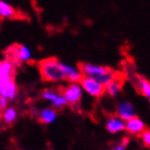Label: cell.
<instances>
[{
  "mask_svg": "<svg viewBox=\"0 0 150 150\" xmlns=\"http://www.w3.org/2000/svg\"><path fill=\"white\" fill-rule=\"evenodd\" d=\"M57 117V113L53 108H45L38 113V118L44 124H52L56 121Z\"/></svg>",
  "mask_w": 150,
  "mask_h": 150,
  "instance_id": "13",
  "label": "cell"
},
{
  "mask_svg": "<svg viewBox=\"0 0 150 150\" xmlns=\"http://www.w3.org/2000/svg\"><path fill=\"white\" fill-rule=\"evenodd\" d=\"M15 76V63L11 59L0 61V77L10 78Z\"/></svg>",
  "mask_w": 150,
  "mask_h": 150,
  "instance_id": "12",
  "label": "cell"
},
{
  "mask_svg": "<svg viewBox=\"0 0 150 150\" xmlns=\"http://www.w3.org/2000/svg\"><path fill=\"white\" fill-rule=\"evenodd\" d=\"M8 104H9V100H7L3 96H0V108L2 109H5L8 107Z\"/></svg>",
  "mask_w": 150,
  "mask_h": 150,
  "instance_id": "21",
  "label": "cell"
},
{
  "mask_svg": "<svg viewBox=\"0 0 150 150\" xmlns=\"http://www.w3.org/2000/svg\"><path fill=\"white\" fill-rule=\"evenodd\" d=\"M17 93H18V87L15 82L14 77H0V96H3L7 100L12 101L16 98Z\"/></svg>",
  "mask_w": 150,
  "mask_h": 150,
  "instance_id": "5",
  "label": "cell"
},
{
  "mask_svg": "<svg viewBox=\"0 0 150 150\" xmlns=\"http://www.w3.org/2000/svg\"><path fill=\"white\" fill-rule=\"evenodd\" d=\"M123 89V78L117 75L105 86V94H108L111 98H117Z\"/></svg>",
  "mask_w": 150,
  "mask_h": 150,
  "instance_id": "9",
  "label": "cell"
},
{
  "mask_svg": "<svg viewBox=\"0 0 150 150\" xmlns=\"http://www.w3.org/2000/svg\"><path fill=\"white\" fill-rule=\"evenodd\" d=\"M63 70H64V74L66 77V81H68L69 83H71V82L79 83L82 79V77L84 76L78 67H76L63 63Z\"/></svg>",
  "mask_w": 150,
  "mask_h": 150,
  "instance_id": "10",
  "label": "cell"
},
{
  "mask_svg": "<svg viewBox=\"0 0 150 150\" xmlns=\"http://www.w3.org/2000/svg\"><path fill=\"white\" fill-rule=\"evenodd\" d=\"M50 103H51L52 108H55L56 110L62 109L66 107V105H67V102L65 98V96L61 92H59V94Z\"/></svg>",
  "mask_w": 150,
  "mask_h": 150,
  "instance_id": "17",
  "label": "cell"
},
{
  "mask_svg": "<svg viewBox=\"0 0 150 150\" xmlns=\"http://www.w3.org/2000/svg\"><path fill=\"white\" fill-rule=\"evenodd\" d=\"M17 117H18L17 110L13 107H9V105H8L7 108H6L5 109H3L2 115H1L2 120L6 125L13 124V123L16 120Z\"/></svg>",
  "mask_w": 150,
  "mask_h": 150,
  "instance_id": "15",
  "label": "cell"
},
{
  "mask_svg": "<svg viewBox=\"0 0 150 150\" xmlns=\"http://www.w3.org/2000/svg\"><path fill=\"white\" fill-rule=\"evenodd\" d=\"M126 121L123 120L118 116H112L108 118L105 122V128L110 134H117L122 131H125Z\"/></svg>",
  "mask_w": 150,
  "mask_h": 150,
  "instance_id": "8",
  "label": "cell"
},
{
  "mask_svg": "<svg viewBox=\"0 0 150 150\" xmlns=\"http://www.w3.org/2000/svg\"><path fill=\"white\" fill-rule=\"evenodd\" d=\"M17 16L15 8L6 1L0 0V18L14 19Z\"/></svg>",
  "mask_w": 150,
  "mask_h": 150,
  "instance_id": "14",
  "label": "cell"
},
{
  "mask_svg": "<svg viewBox=\"0 0 150 150\" xmlns=\"http://www.w3.org/2000/svg\"><path fill=\"white\" fill-rule=\"evenodd\" d=\"M84 76L93 78L102 85L105 86L111 79L117 76V73L110 67L91 63H81L78 66Z\"/></svg>",
  "mask_w": 150,
  "mask_h": 150,
  "instance_id": "2",
  "label": "cell"
},
{
  "mask_svg": "<svg viewBox=\"0 0 150 150\" xmlns=\"http://www.w3.org/2000/svg\"><path fill=\"white\" fill-rule=\"evenodd\" d=\"M127 144H128V140H127V139L122 140L120 143L117 144V145L115 146L112 149H114V150H124V149H126V148H127Z\"/></svg>",
  "mask_w": 150,
  "mask_h": 150,
  "instance_id": "20",
  "label": "cell"
},
{
  "mask_svg": "<svg viewBox=\"0 0 150 150\" xmlns=\"http://www.w3.org/2000/svg\"><path fill=\"white\" fill-rule=\"evenodd\" d=\"M79 84L82 86L83 91L92 98H99L105 95V86L93 78L83 76Z\"/></svg>",
  "mask_w": 150,
  "mask_h": 150,
  "instance_id": "3",
  "label": "cell"
},
{
  "mask_svg": "<svg viewBox=\"0 0 150 150\" xmlns=\"http://www.w3.org/2000/svg\"><path fill=\"white\" fill-rule=\"evenodd\" d=\"M117 116L125 121H127L128 119L137 116L133 104L129 101H121L117 107Z\"/></svg>",
  "mask_w": 150,
  "mask_h": 150,
  "instance_id": "6",
  "label": "cell"
},
{
  "mask_svg": "<svg viewBox=\"0 0 150 150\" xmlns=\"http://www.w3.org/2000/svg\"><path fill=\"white\" fill-rule=\"evenodd\" d=\"M2 111H3V109L0 108V117H1V115H2Z\"/></svg>",
  "mask_w": 150,
  "mask_h": 150,
  "instance_id": "22",
  "label": "cell"
},
{
  "mask_svg": "<svg viewBox=\"0 0 150 150\" xmlns=\"http://www.w3.org/2000/svg\"><path fill=\"white\" fill-rule=\"evenodd\" d=\"M14 55L18 62L26 63L29 62L32 58L31 50L24 45H17L14 47Z\"/></svg>",
  "mask_w": 150,
  "mask_h": 150,
  "instance_id": "11",
  "label": "cell"
},
{
  "mask_svg": "<svg viewBox=\"0 0 150 150\" xmlns=\"http://www.w3.org/2000/svg\"><path fill=\"white\" fill-rule=\"evenodd\" d=\"M137 87L140 94L145 98H146L148 100L150 99V83L146 77L138 76L137 81Z\"/></svg>",
  "mask_w": 150,
  "mask_h": 150,
  "instance_id": "16",
  "label": "cell"
},
{
  "mask_svg": "<svg viewBox=\"0 0 150 150\" xmlns=\"http://www.w3.org/2000/svg\"><path fill=\"white\" fill-rule=\"evenodd\" d=\"M145 129H146L145 122L137 116H135L132 118L128 119L127 121H126L125 130L131 135L139 136L141 132L144 131Z\"/></svg>",
  "mask_w": 150,
  "mask_h": 150,
  "instance_id": "7",
  "label": "cell"
},
{
  "mask_svg": "<svg viewBox=\"0 0 150 150\" xmlns=\"http://www.w3.org/2000/svg\"><path fill=\"white\" fill-rule=\"evenodd\" d=\"M58 94H59V92H57V91L52 90V89H46L42 92L41 96H42V98H44L45 100L51 102Z\"/></svg>",
  "mask_w": 150,
  "mask_h": 150,
  "instance_id": "18",
  "label": "cell"
},
{
  "mask_svg": "<svg viewBox=\"0 0 150 150\" xmlns=\"http://www.w3.org/2000/svg\"><path fill=\"white\" fill-rule=\"evenodd\" d=\"M38 69L44 81L58 83L66 80L63 63L56 57H48L38 64Z\"/></svg>",
  "mask_w": 150,
  "mask_h": 150,
  "instance_id": "1",
  "label": "cell"
},
{
  "mask_svg": "<svg viewBox=\"0 0 150 150\" xmlns=\"http://www.w3.org/2000/svg\"><path fill=\"white\" fill-rule=\"evenodd\" d=\"M83 88L79 83H69L67 86H65L61 93L63 94L67 102V105H75L80 102L83 96Z\"/></svg>",
  "mask_w": 150,
  "mask_h": 150,
  "instance_id": "4",
  "label": "cell"
},
{
  "mask_svg": "<svg viewBox=\"0 0 150 150\" xmlns=\"http://www.w3.org/2000/svg\"><path fill=\"white\" fill-rule=\"evenodd\" d=\"M140 138L142 140V142L145 146L150 147V131L148 129H145L140 133Z\"/></svg>",
  "mask_w": 150,
  "mask_h": 150,
  "instance_id": "19",
  "label": "cell"
}]
</instances>
